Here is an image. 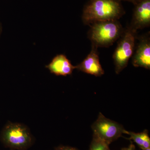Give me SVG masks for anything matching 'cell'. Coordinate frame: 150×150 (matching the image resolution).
Instances as JSON below:
<instances>
[{"label":"cell","mask_w":150,"mask_h":150,"mask_svg":"<svg viewBox=\"0 0 150 150\" xmlns=\"http://www.w3.org/2000/svg\"><path fill=\"white\" fill-rule=\"evenodd\" d=\"M1 137L6 146L14 149L27 150L33 142L27 127L19 123H8L2 131Z\"/></svg>","instance_id":"cell-2"},{"label":"cell","mask_w":150,"mask_h":150,"mask_svg":"<svg viewBox=\"0 0 150 150\" xmlns=\"http://www.w3.org/2000/svg\"><path fill=\"white\" fill-rule=\"evenodd\" d=\"M124 1L130 2L133 3L135 5H136L141 0H124Z\"/></svg>","instance_id":"cell-14"},{"label":"cell","mask_w":150,"mask_h":150,"mask_svg":"<svg viewBox=\"0 0 150 150\" xmlns=\"http://www.w3.org/2000/svg\"><path fill=\"white\" fill-rule=\"evenodd\" d=\"M121 150H136V148L135 146L132 143L127 148H124L121 149Z\"/></svg>","instance_id":"cell-13"},{"label":"cell","mask_w":150,"mask_h":150,"mask_svg":"<svg viewBox=\"0 0 150 150\" xmlns=\"http://www.w3.org/2000/svg\"><path fill=\"white\" fill-rule=\"evenodd\" d=\"M2 30V27L1 24L0 23V36H1V34Z\"/></svg>","instance_id":"cell-15"},{"label":"cell","mask_w":150,"mask_h":150,"mask_svg":"<svg viewBox=\"0 0 150 150\" xmlns=\"http://www.w3.org/2000/svg\"><path fill=\"white\" fill-rule=\"evenodd\" d=\"M126 134L130 136L128 139L134 141L141 149L150 148V139L147 130L139 133L127 131Z\"/></svg>","instance_id":"cell-10"},{"label":"cell","mask_w":150,"mask_h":150,"mask_svg":"<svg viewBox=\"0 0 150 150\" xmlns=\"http://www.w3.org/2000/svg\"><path fill=\"white\" fill-rule=\"evenodd\" d=\"M133 64L135 67H141L150 69V44L148 40L140 43L134 57Z\"/></svg>","instance_id":"cell-9"},{"label":"cell","mask_w":150,"mask_h":150,"mask_svg":"<svg viewBox=\"0 0 150 150\" xmlns=\"http://www.w3.org/2000/svg\"><path fill=\"white\" fill-rule=\"evenodd\" d=\"M46 67L51 73L57 76L71 75L76 69V66H73L69 59L63 54L55 56Z\"/></svg>","instance_id":"cell-8"},{"label":"cell","mask_w":150,"mask_h":150,"mask_svg":"<svg viewBox=\"0 0 150 150\" xmlns=\"http://www.w3.org/2000/svg\"><path fill=\"white\" fill-rule=\"evenodd\" d=\"M133 22L136 29L149 25L150 23V0H141L136 5Z\"/></svg>","instance_id":"cell-7"},{"label":"cell","mask_w":150,"mask_h":150,"mask_svg":"<svg viewBox=\"0 0 150 150\" xmlns=\"http://www.w3.org/2000/svg\"><path fill=\"white\" fill-rule=\"evenodd\" d=\"M123 13L119 0H91L84 8L82 18L87 23L116 20Z\"/></svg>","instance_id":"cell-1"},{"label":"cell","mask_w":150,"mask_h":150,"mask_svg":"<svg viewBox=\"0 0 150 150\" xmlns=\"http://www.w3.org/2000/svg\"><path fill=\"white\" fill-rule=\"evenodd\" d=\"M88 150H110L109 145L93 134Z\"/></svg>","instance_id":"cell-11"},{"label":"cell","mask_w":150,"mask_h":150,"mask_svg":"<svg viewBox=\"0 0 150 150\" xmlns=\"http://www.w3.org/2000/svg\"><path fill=\"white\" fill-rule=\"evenodd\" d=\"M134 33L128 30L119 42L113 55L116 74H119L127 67L134 51Z\"/></svg>","instance_id":"cell-5"},{"label":"cell","mask_w":150,"mask_h":150,"mask_svg":"<svg viewBox=\"0 0 150 150\" xmlns=\"http://www.w3.org/2000/svg\"><path fill=\"white\" fill-rule=\"evenodd\" d=\"M54 150H79L76 148L68 146H60L55 148Z\"/></svg>","instance_id":"cell-12"},{"label":"cell","mask_w":150,"mask_h":150,"mask_svg":"<svg viewBox=\"0 0 150 150\" xmlns=\"http://www.w3.org/2000/svg\"><path fill=\"white\" fill-rule=\"evenodd\" d=\"M76 68L79 71L97 77L100 76L104 73L96 49L94 48L83 62L76 66Z\"/></svg>","instance_id":"cell-6"},{"label":"cell","mask_w":150,"mask_h":150,"mask_svg":"<svg viewBox=\"0 0 150 150\" xmlns=\"http://www.w3.org/2000/svg\"><path fill=\"white\" fill-rule=\"evenodd\" d=\"M141 150H150V148H148V149H141Z\"/></svg>","instance_id":"cell-16"},{"label":"cell","mask_w":150,"mask_h":150,"mask_svg":"<svg viewBox=\"0 0 150 150\" xmlns=\"http://www.w3.org/2000/svg\"><path fill=\"white\" fill-rule=\"evenodd\" d=\"M92 129L94 135L109 145L127 132L121 124L106 118L101 112L92 126Z\"/></svg>","instance_id":"cell-4"},{"label":"cell","mask_w":150,"mask_h":150,"mask_svg":"<svg viewBox=\"0 0 150 150\" xmlns=\"http://www.w3.org/2000/svg\"><path fill=\"white\" fill-rule=\"evenodd\" d=\"M121 27L116 20L94 23L91 37L97 46H108L119 37Z\"/></svg>","instance_id":"cell-3"}]
</instances>
